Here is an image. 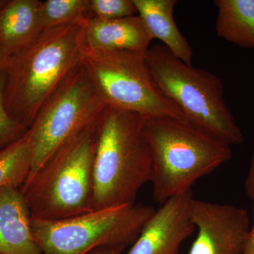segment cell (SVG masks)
Wrapping results in <instances>:
<instances>
[{
    "label": "cell",
    "mask_w": 254,
    "mask_h": 254,
    "mask_svg": "<svg viewBox=\"0 0 254 254\" xmlns=\"http://www.w3.org/2000/svg\"><path fill=\"white\" fill-rule=\"evenodd\" d=\"M245 191L247 197L251 200L254 205V153L249 168L248 174L245 182Z\"/></svg>",
    "instance_id": "obj_20"
},
{
    "label": "cell",
    "mask_w": 254,
    "mask_h": 254,
    "mask_svg": "<svg viewBox=\"0 0 254 254\" xmlns=\"http://www.w3.org/2000/svg\"><path fill=\"white\" fill-rule=\"evenodd\" d=\"M144 54L86 50L83 63L107 105L131 112L146 120H185L180 110L155 85Z\"/></svg>",
    "instance_id": "obj_8"
},
{
    "label": "cell",
    "mask_w": 254,
    "mask_h": 254,
    "mask_svg": "<svg viewBox=\"0 0 254 254\" xmlns=\"http://www.w3.org/2000/svg\"><path fill=\"white\" fill-rule=\"evenodd\" d=\"M189 210L198 230L189 254H243L251 228L246 209L193 196Z\"/></svg>",
    "instance_id": "obj_9"
},
{
    "label": "cell",
    "mask_w": 254,
    "mask_h": 254,
    "mask_svg": "<svg viewBox=\"0 0 254 254\" xmlns=\"http://www.w3.org/2000/svg\"><path fill=\"white\" fill-rule=\"evenodd\" d=\"M91 14L101 20H115L138 15L133 0H91Z\"/></svg>",
    "instance_id": "obj_19"
},
{
    "label": "cell",
    "mask_w": 254,
    "mask_h": 254,
    "mask_svg": "<svg viewBox=\"0 0 254 254\" xmlns=\"http://www.w3.org/2000/svg\"><path fill=\"white\" fill-rule=\"evenodd\" d=\"M11 54L0 44V74L4 72L7 67Z\"/></svg>",
    "instance_id": "obj_23"
},
{
    "label": "cell",
    "mask_w": 254,
    "mask_h": 254,
    "mask_svg": "<svg viewBox=\"0 0 254 254\" xmlns=\"http://www.w3.org/2000/svg\"><path fill=\"white\" fill-rule=\"evenodd\" d=\"M38 0H9L0 7V44L11 55L31 46L44 31Z\"/></svg>",
    "instance_id": "obj_13"
},
{
    "label": "cell",
    "mask_w": 254,
    "mask_h": 254,
    "mask_svg": "<svg viewBox=\"0 0 254 254\" xmlns=\"http://www.w3.org/2000/svg\"><path fill=\"white\" fill-rule=\"evenodd\" d=\"M91 0H46L42 1L44 30L78 25L83 27L91 17Z\"/></svg>",
    "instance_id": "obj_17"
},
{
    "label": "cell",
    "mask_w": 254,
    "mask_h": 254,
    "mask_svg": "<svg viewBox=\"0 0 254 254\" xmlns=\"http://www.w3.org/2000/svg\"><path fill=\"white\" fill-rule=\"evenodd\" d=\"M243 254H254V214L253 224L251 226L250 232L247 237Z\"/></svg>",
    "instance_id": "obj_22"
},
{
    "label": "cell",
    "mask_w": 254,
    "mask_h": 254,
    "mask_svg": "<svg viewBox=\"0 0 254 254\" xmlns=\"http://www.w3.org/2000/svg\"><path fill=\"white\" fill-rule=\"evenodd\" d=\"M96 125L62 145L21 187L32 218L64 220L93 211Z\"/></svg>",
    "instance_id": "obj_5"
},
{
    "label": "cell",
    "mask_w": 254,
    "mask_h": 254,
    "mask_svg": "<svg viewBox=\"0 0 254 254\" xmlns=\"http://www.w3.org/2000/svg\"><path fill=\"white\" fill-rule=\"evenodd\" d=\"M151 154L153 199L164 203L191 190L195 182L232 157L231 146L185 120H145Z\"/></svg>",
    "instance_id": "obj_3"
},
{
    "label": "cell",
    "mask_w": 254,
    "mask_h": 254,
    "mask_svg": "<svg viewBox=\"0 0 254 254\" xmlns=\"http://www.w3.org/2000/svg\"><path fill=\"white\" fill-rule=\"evenodd\" d=\"M145 120L107 105L96 125L93 210L133 204L150 182L152 160Z\"/></svg>",
    "instance_id": "obj_1"
},
{
    "label": "cell",
    "mask_w": 254,
    "mask_h": 254,
    "mask_svg": "<svg viewBox=\"0 0 254 254\" xmlns=\"http://www.w3.org/2000/svg\"><path fill=\"white\" fill-rule=\"evenodd\" d=\"M106 106L82 63L42 105L28 128L31 168L26 181L62 145L96 124Z\"/></svg>",
    "instance_id": "obj_6"
},
{
    "label": "cell",
    "mask_w": 254,
    "mask_h": 254,
    "mask_svg": "<svg viewBox=\"0 0 254 254\" xmlns=\"http://www.w3.org/2000/svg\"><path fill=\"white\" fill-rule=\"evenodd\" d=\"M4 1H3V0H0V7H1V5L3 4V3H4Z\"/></svg>",
    "instance_id": "obj_24"
},
{
    "label": "cell",
    "mask_w": 254,
    "mask_h": 254,
    "mask_svg": "<svg viewBox=\"0 0 254 254\" xmlns=\"http://www.w3.org/2000/svg\"><path fill=\"white\" fill-rule=\"evenodd\" d=\"M31 219L21 188L0 189V254H43L33 237Z\"/></svg>",
    "instance_id": "obj_12"
},
{
    "label": "cell",
    "mask_w": 254,
    "mask_h": 254,
    "mask_svg": "<svg viewBox=\"0 0 254 254\" xmlns=\"http://www.w3.org/2000/svg\"><path fill=\"white\" fill-rule=\"evenodd\" d=\"M217 34L245 49H254V0H215Z\"/></svg>",
    "instance_id": "obj_15"
},
{
    "label": "cell",
    "mask_w": 254,
    "mask_h": 254,
    "mask_svg": "<svg viewBox=\"0 0 254 254\" xmlns=\"http://www.w3.org/2000/svg\"><path fill=\"white\" fill-rule=\"evenodd\" d=\"M192 197V190H187L155 210L127 254H179L182 242L195 230L189 210Z\"/></svg>",
    "instance_id": "obj_10"
},
{
    "label": "cell",
    "mask_w": 254,
    "mask_h": 254,
    "mask_svg": "<svg viewBox=\"0 0 254 254\" xmlns=\"http://www.w3.org/2000/svg\"><path fill=\"white\" fill-rule=\"evenodd\" d=\"M144 58L155 85L187 123L230 146L243 143V133L224 100L220 78L187 64L163 45L150 46Z\"/></svg>",
    "instance_id": "obj_4"
},
{
    "label": "cell",
    "mask_w": 254,
    "mask_h": 254,
    "mask_svg": "<svg viewBox=\"0 0 254 254\" xmlns=\"http://www.w3.org/2000/svg\"><path fill=\"white\" fill-rule=\"evenodd\" d=\"M83 31L88 51L144 53L153 40L138 15L115 20L91 16L83 26Z\"/></svg>",
    "instance_id": "obj_11"
},
{
    "label": "cell",
    "mask_w": 254,
    "mask_h": 254,
    "mask_svg": "<svg viewBox=\"0 0 254 254\" xmlns=\"http://www.w3.org/2000/svg\"><path fill=\"white\" fill-rule=\"evenodd\" d=\"M155 211L135 203L64 220L32 218V231L43 254H88L100 247L133 243Z\"/></svg>",
    "instance_id": "obj_7"
},
{
    "label": "cell",
    "mask_w": 254,
    "mask_h": 254,
    "mask_svg": "<svg viewBox=\"0 0 254 254\" xmlns=\"http://www.w3.org/2000/svg\"><path fill=\"white\" fill-rule=\"evenodd\" d=\"M5 71L0 74V151L21 139L28 128L16 121L6 110L4 102Z\"/></svg>",
    "instance_id": "obj_18"
},
{
    "label": "cell",
    "mask_w": 254,
    "mask_h": 254,
    "mask_svg": "<svg viewBox=\"0 0 254 254\" xmlns=\"http://www.w3.org/2000/svg\"><path fill=\"white\" fill-rule=\"evenodd\" d=\"M126 246L118 245L103 247L96 249L88 254H121Z\"/></svg>",
    "instance_id": "obj_21"
},
{
    "label": "cell",
    "mask_w": 254,
    "mask_h": 254,
    "mask_svg": "<svg viewBox=\"0 0 254 254\" xmlns=\"http://www.w3.org/2000/svg\"><path fill=\"white\" fill-rule=\"evenodd\" d=\"M138 15L153 39L160 40L177 58L192 65L193 51L177 27L173 13L177 0H133Z\"/></svg>",
    "instance_id": "obj_14"
},
{
    "label": "cell",
    "mask_w": 254,
    "mask_h": 254,
    "mask_svg": "<svg viewBox=\"0 0 254 254\" xmlns=\"http://www.w3.org/2000/svg\"><path fill=\"white\" fill-rule=\"evenodd\" d=\"M31 168V154L26 134L0 151V189L21 188Z\"/></svg>",
    "instance_id": "obj_16"
},
{
    "label": "cell",
    "mask_w": 254,
    "mask_h": 254,
    "mask_svg": "<svg viewBox=\"0 0 254 254\" xmlns=\"http://www.w3.org/2000/svg\"><path fill=\"white\" fill-rule=\"evenodd\" d=\"M85 52L83 27L68 25L44 30L31 46L11 55L4 93L10 115L29 128L42 105L83 63Z\"/></svg>",
    "instance_id": "obj_2"
}]
</instances>
